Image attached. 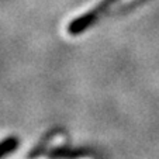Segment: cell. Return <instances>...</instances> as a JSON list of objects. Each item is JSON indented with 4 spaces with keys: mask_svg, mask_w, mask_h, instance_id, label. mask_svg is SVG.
<instances>
[{
    "mask_svg": "<svg viewBox=\"0 0 159 159\" xmlns=\"http://www.w3.org/2000/svg\"><path fill=\"white\" fill-rule=\"evenodd\" d=\"M20 145V139L17 137H6L3 141H0V159L11 155Z\"/></svg>",
    "mask_w": 159,
    "mask_h": 159,
    "instance_id": "cell-1",
    "label": "cell"
},
{
    "mask_svg": "<svg viewBox=\"0 0 159 159\" xmlns=\"http://www.w3.org/2000/svg\"><path fill=\"white\" fill-rule=\"evenodd\" d=\"M84 155L86 152L80 149H55L54 152H51V158L54 159H75Z\"/></svg>",
    "mask_w": 159,
    "mask_h": 159,
    "instance_id": "cell-2",
    "label": "cell"
}]
</instances>
